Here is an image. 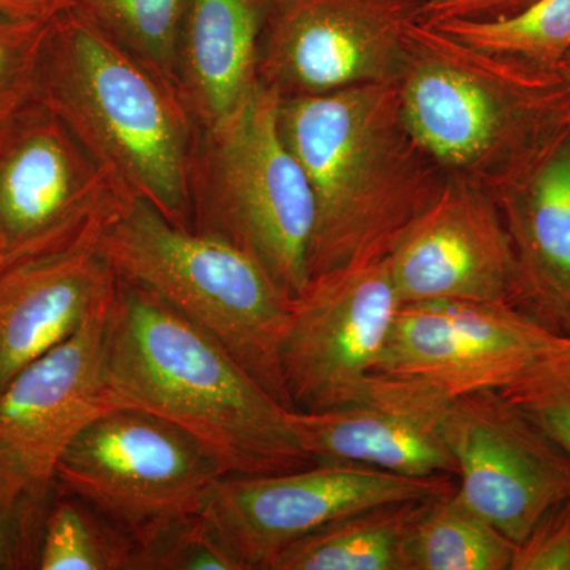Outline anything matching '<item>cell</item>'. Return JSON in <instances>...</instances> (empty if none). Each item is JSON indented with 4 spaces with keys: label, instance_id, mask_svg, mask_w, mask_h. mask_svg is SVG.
I'll return each mask as SVG.
<instances>
[{
    "label": "cell",
    "instance_id": "1",
    "mask_svg": "<svg viewBox=\"0 0 570 570\" xmlns=\"http://www.w3.org/2000/svg\"><path fill=\"white\" fill-rule=\"evenodd\" d=\"M112 409L164 420L194 439L224 478L314 464L291 411L213 335L141 285L118 276L104 343Z\"/></svg>",
    "mask_w": 570,
    "mask_h": 570
},
{
    "label": "cell",
    "instance_id": "2",
    "mask_svg": "<svg viewBox=\"0 0 570 570\" xmlns=\"http://www.w3.org/2000/svg\"><path fill=\"white\" fill-rule=\"evenodd\" d=\"M279 129L316 204L309 279L387 258L444 187L404 126L400 80L281 97Z\"/></svg>",
    "mask_w": 570,
    "mask_h": 570
},
{
    "label": "cell",
    "instance_id": "3",
    "mask_svg": "<svg viewBox=\"0 0 570 570\" xmlns=\"http://www.w3.org/2000/svg\"><path fill=\"white\" fill-rule=\"evenodd\" d=\"M36 100L130 198L194 228L190 165L200 127L174 82L69 9L45 39Z\"/></svg>",
    "mask_w": 570,
    "mask_h": 570
},
{
    "label": "cell",
    "instance_id": "4",
    "mask_svg": "<svg viewBox=\"0 0 570 570\" xmlns=\"http://www.w3.org/2000/svg\"><path fill=\"white\" fill-rule=\"evenodd\" d=\"M96 249L116 275L148 288L216 337L284 406L281 348L292 299L253 255L183 228L132 198Z\"/></svg>",
    "mask_w": 570,
    "mask_h": 570
},
{
    "label": "cell",
    "instance_id": "5",
    "mask_svg": "<svg viewBox=\"0 0 570 570\" xmlns=\"http://www.w3.org/2000/svg\"><path fill=\"white\" fill-rule=\"evenodd\" d=\"M279 92L255 86L223 121L198 130L190 165L193 224L253 255L291 296L309 283L316 204L279 129Z\"/></svg>",
    "mask_w": 570,
    "mask_h": 570
},
{
    "label": "cell",
    "instance_id": "6",
    "mask_svg": "<svg viewBox=\"0 0 570 570\" xmlns=\"http://www.w3.org/2000/svg\"><path fill=\"white\" fill-rule=\"evenodd\" d=\"M130 200L39 100L0 126V269L96 247Z\"/></svg>",
    "mask_w": 570,
    "mask_h": 570
},
{
    "label": "cell",
    "instance_id": "7",
    "mask_svg": "<svg viewBox=\"0 0 570 570\" xmlns=\"http://www.w3.org/2000/svg\"><path fill=\"white\" fill-rule=\"evenodd\" d=\"M224 478L178 428L138 411L112 409L89 425L59 461L56 485L91 505L135 546L202 515Z\"/></svg>",
    "mask_w": 570,
    "mask_h": 570
},
{
    "label": "cell",
    "instance_id": "8",
    "mask_svg": "<svg viewBox=\"0 0 570 570\" xmlns=\"http://www.w3.org/2000/svg\"><path fill=\"white\" fill-rule=\"evenodd\" d=\"M111 302L0 390V512L24 539L33 566L59 461L82 428L112 411L104 387Z\"/></svg>",
    "mask_w": 570,
    "mask_h": 570
},
{
    "label": "cell",
    "instance_id": "9",
    "mask_svg": "<svg viewBox=\"0 0 570 570\" xmlns=\"http://www.w3.org/2000/svg\"><path fill=\"white\" fill-rule=\"evenodd\" d=\"M455 489V478H407L360 464L314 463L283 474L223 478L202 517L243 569L269 570L281 551L333 521Z\"/></svg>",
    "mask_w": 570,
    "mask_h": 570
},
{
    "label": "cell",
    "instance_id": "10",
    "mask_svg": "<svg viewBox=\"0 0 570 570\" xmlns=\"http://www.w3.org/2000/svg\"><path fill=\"white\" fill-rule=\"evenodd\" d=\"M400 306L389 257L311 277L292 299L281 348L291 407L317 412L358 400Z\"/></svg>",
    "mask_w": 570,
    "mask_h": 570
},
{
    "label": "cell",
    "instance_id": "11",
    "mask_svg": "<svg viewBox=\"0 0 570 570\" xmlns=\"http://www.w3.org/2000/svg\"><path fill=\"white\" fill-rule=\"evenodd\" d=\"M422 0H275L258 81L281 97L400 80Z\"/></svg>",
    "mask_w": 570,
    "mask_h": 570
},
{
    "label": "cell",
    "instance_id": "12",
    "mask_svg": "<svg viewBox=\"0 0 570 570\" xmlns=\"http://www.w3.org/2000/svg\"><path fill=\"white\" fill-rule=\"evenodd\" d=\"M444 438L456 498L512 542L570 498V453L499 390L453 397Z\"/></svg>",
    "mask_w": 570,
    "mask_h": 570
},
{
    "label": "cell",
    "instance_id": "13",
    "mask_svg": "<svg viewBox=\"0 0 570 570\" xmlns=\"http://www.w3.org/2000/svg\"><path fill=\"white\" fill-rule=\"evenodd\" d=\"M554 337L510 303H403L374 374L423 379L452 397L501 390Z\"/></svg>",
    "mask_w": 570,
    "mask_h": 570
},
{
    "label": "cell",
    "instance_id": "14",
    "mask_svg": "<svg viewBox=\"0 0 570 570\" xmlns=\"http://www.w3.org/2000/svg\"><path fill=\"white\" fill-rule=\"evenodd\" d=\"M453 397L419 377L373 374L358 400L326 411H291L314 463L360 464L407 478H455L444 438Z\"/></svg>",
    "mask_w": 570,
    "mask_h": 570
},
{
    "label": "cell",
    "instance_id": "15",
    "mask_svg": "<svg viewBox=\"0 0 570 570\" xmlns=\"http://www.w3.org/2000/svg\"><path fill=\"white\" fill-rule=\"evenodd\" d=\"M403 303H509L512 243L491 198L466 184L442 187L389 255Z\"/></svg>",
    "mask_w": 570,
    "mask_h": 570
},
{
    "label": "cell",
    "instance_id": "16",
    "mask_svg": "<svg viewBox=\"0 0 570 570\" xmlns=\"http://www.w3.org/2000/svg\"><path fill=\"white\" fill-rule=\"evenodd\" d=\"M118 275L96 247L0 269V390L111 302Z\"/></svg>",
    "mask_w": 570,
    "mask_h": 570
},
{
    "label": "cell",
    "instance_id": "17",
    "mask_svg": "<svg viewBox=\"0 0 570 570\" xmlns=\"http://www.w3.org/2000/svg\"><path fill=\"white\" fill-rule=\"evenodd\" d=\"M502 217L515 261L510 305L547 332L570 335V134L504 194Z\"/></svg>",
    "mask_w": 570,
    "mask_h": 570
},
{
    "label": "cell",
    "instance_id": "18",
    "mask_svg": "<svg viewBox=\"0 0 570 570\" xmlns=\"http://www.w3.org/2000/svg\"><path fill=\"white\" fill-rule=\"evenodd\" d=\"M275 0H190L179 41L178 89L200 129L223 121L258 85Z\"/></svg>",
    "mask_w": 570,
    "mask_h": 570
},
{
    "label": "cell",
    "instance_id": "19",
    "mask_svg": "<svg viewBox=\"0 0 570 570\" xmlns=\"http://www.w3.org/2000/svg\"><path fill=\"white\" fill-rule=\"evenodd\" d=\"M431 499L390 502L333 521L281 551L269 570H406L409 534Z\"/></svg>",
    "mask_w": 570,
    "mask_h": 570
},
{
    "label": "cell",
    "instance_id": "20",
    "mask_svg": "<svg viewBox=\"0 0 570 570\" xmlns=\"http://www.w3.org/2000/svg\"><path fill=\"white\" fill-rule=\"evenodd\" d=\"M422 22L461 50L528 69L554 71L570 52V0H538L497 20Z\"/></svg>",
    "mask_w": 570,
    "mask_h": 570
},
{
    "label": "cell",
    "instance_id": "21",
    "mask_svg": "<svg viewBox=\"0 0 570 570\" xmlns=\"http://www.w3.org/2000/svg\"><path fill=\"white\" fill-rule=\"evenodd\" d=\"M455 490L431 499L415 521L406 570H510L515 542L468 509Z\"/></svg>",
    "mask_w": 570,
    "mask_h": 570
},
{
    "label": "cell",
    "instance_id": "22",
    "mask_svg": "<svg viewBox=\"0 0 570 570\" xmlns=\"http://www.w3.org/2000/svg\"><path fill=\"white\" fill-rule=\"evenodd\" d=\"M135 542L91 505L56 485L37 540L40 570H132Z\"/></svg>",
    "mask_w": 570,
    "mask_h": 570
},
{
    "label": "cell",
    "instance_id": "23",
    "mask_svg": "<svg viewBox=\"0 0 570 570\" xmlns=\"http://www.w3.org/2000/svg\"><path fill=\"white\" fill-rule=\"evenodd\" d=\"M189 6L190 0H77L73 9L178 88L179 41Z\"/></svg>",
    "mask_w": 570,
    "mask_h": 570
},
{
    "label": "cell",
    "instance_id": "24",
    "mask_svg": "<svg viewBox=\"0 0 570 570\" xmlns=\"http://www.w3.org/2000/svg\"><path fill=\"white\" fill-rule=\"evenodd\" d=\"M499 392L570 453V335L554 337L519 377Z\"/></svg>",
    "mask_w": 570,
    "mask_h": 570
},
{
    "label": "cell",
    "instance_id": "25",
    "mask_svg": "<svg viewBox=\"0 0 570 570\" xmlns=\"http://www.w3.org/2000/svg\"><path fill=\"white\" fill-rule=\"evenodd\" d=\"M132 570H245L204 517H190L135 546Z\"/></svg>",
    "mask_w": 570,
    "mask_h": 570
},
{
    "label": "cell",
    "instance_id": "26",
    "mask_svg": "<svg viewBox=\"0 0 570 570\" xmlns=\"http://www.w3.org/2000/svg\"><path fill=\"white\" fill-rule=\"evenodd\" d=\"M50 24L0 17V126L36 100L40 56Z\"/></svg>",
    "mask_w": 570,
    "mask_h": 570
},
{
    "label": "cell",
    "instance_id": "27",
    "mask_svg": "<svg viewBox=\"0 0 570 570\" xmlns=\"http://www.w3.org/2000/svg\"><path fill=\"white\" fill-rule=\"evenodd\" d=\"M510 570H570V498L546 510L515 543Z\"/></svg>",
    "mask_w": 570,
    "mask_h": 570
},
{
    "label": "cell",
    "instance_id": "28",
    "mask_svg": "<svg viewBox=\"0 0 570 570\" xmlns=\"http://www.w3.org/2000/svg\"><path fill=\"white\" fill-rule=\"evenodd\" d=\"M538 0H422V21L497 20Z\"/></svg>",
    "mask_w": 570,
    "mask_h": 570
},
{
    "label": "cell",
    "instance_id": "29",
    "mask_svg": "<svg viewBox=\"0 0 570 570\" xmlns=\"http://www.w3.org/2000/svg\"><path fill=\"white\" fill-rule=\"evenodd\" d=\"M77 0H0V17L13 21L50 22L73 9Z\"/></svg>",
    "mask_w": 570,
    "mask_h": 570
},
{
    "label": "cell",
    "instance_id": "30",
    "mask_svg": "<svg viewBox=\"0 0 570 570\" xmlns=\"http://www.w3.org/2000/svg\"><path fill=\"white\" fill-rule=\"evenodd\" d=\"M33 569V558L17 528L0 512V570Z\"/></svg>",
    "mask_w": 570,
    "mask_h": 570
},
{
    "label": "cell",
    "instance_id": "31",
    "mask_svg": "<svg viewBox=\"0 0 570 570\" xmlns=\"http://www.w3.org/2000/svg\"><path fill=\"white\" fill-rule=\"evenodd\" d=\"M554 73L560 78L561 85L564 86V91L568 94L570 100V52L566 56L560 63H558Z\"/></svg>",
    "mask_w": 570,
    "mask_h": 570
}]
</instances>
